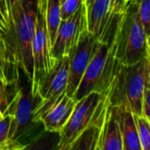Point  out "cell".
<instances>
[{"label":"cell","instance_id":"6","mask_svg":"<svg viewBox=\"0 0 150 150\" xmlns=\"http://www.w3.org/2000/svg\"><path fill=\"white\" fill-rule=\"evenodd\" d=\"M107 93L108 91L103 94L92 91L76 101L69 119L59 133L58 149L69 150L80 134L99 117L109 104Z\"/></svg>","mask_w":150,"mask_h":150},{"label":"cell","instance_id":"3","mask_svg":"<svg viewBox=\"0 0 150 150\" xmlns=\"http://www.w3.org/2000/svg\"><path fill=\"white\" fill-rule=\"evenodd\" d=\"M115 59L121 64H134L150 57L149 36L139 18L137 4L127 0L117 21L112 40Z\"/></svg>","mask_w":150,"mask_h":150},{"label":"cell","instance_id":"2","mask_svg":"<svg viewBox=\"0 0 150 150\" xmlns=\"http://www.w3.org/2000/svg\"><path fill=\"white\" fill-rule=\"evenodd\" d=\"M39 101V97L33 95L32 82L25 77L20 86L18 78L16 93L7 108L11 120L3 150L27 149L46 132L42 122L33 119V110Z\"/></svg>","mask_w":150,"mask_h":150},{"label":"cell","instance_id":"30","mask_svg":"<svg viewBox=\"0 0 150 150\" xmlns=\"http://www.w3.org/2000/svg\"><path fill=\"white\" fill-rule=\"evenodd\" d=\"M64 1H65V0H60V3H61V4H62V3H63Z\"/></svg>","mask_w":150,"mask_h":150},{"label":"cell","instance_id":"10","mask_svg":"<svg viewBox=\"0 0 150 150\" xmlns=\"http://www.w3.org/2000/svg\"><path fill=\"white\" fill-rule=\"evenodd\" d=\"M87 29V8L83 4L69 18L62 20L50 52L54 59L70 54Z\"/></svg>","mask_w":150,"mask_h":150},{"label":"cell","instance_id":"25","mask_svg":"<svg viewBox=\"0 0 150 150\" xmlns=\"http://www.w3.org/2000/svg\"><path fill=\"white\" fill-rule=\"evenodd\" d=\"M8 33V24L6 18L0 8V34L5 35Z\"/></svg>","mask_w":150,"mask_h":150},{"label":"cell","instance_id":"19","mask_svg":"<svg viewBox=\"0 0 150 150\" xmlns=\"http://www.w3.org/2000/svg\"><path fill=\"white\" fill-rule=\"evenodd\" d=\"M137 4L139 18L146 33L149 36L150 31V1L149 0H134Z\"/></svg>","mask_w":150,"mask_h":150},{"label":"cell","instance_id":"11","mask_svg":"<svg viewBox=\"0 0 150 150\" xmlns=\"http://www.w3.org/2000/svg\"><path fill=\"white\" fill-rule=\"evenodd\" d=\"M76 101L64 91L60 98L40 117L46 132L59 134L69 119Z\"/></svg>","mask_w":150,"mask_h":150},{"label":"cell","instance_id":"16","mask_svg":"<svg viewBox=\"0 0 150 150\" xmlns=\"http://www.w3.org/2000/svg\"><path fill=\"white\" fill-rule=\"evenodd\" d=\"M19 76L15 73L10 63L4 35L0 34V79L15 82L18 80Z\"/></svg>","mask_w":150,"mask_h":150},{"label":"cell","instance_id":"5","mask_svg":"<svg viewBox=\"0 0 150 150\" xmlns=\"http://www.w3.org/2000/svg\"><path fill=\"white\" fill-rule=\"evenodd\" d=\"M117 62L112 42H100L72 98L78 101L92 91L105 93L109 89Z\"/></svg>","mask_w":150,"mask_h":150},{"label":"cell","instance_id":"20","mask_svg":"<svg viewBox=\"0 0 150 150\" xmlns=\"http://www.w3.org/2000/svg\"><path fill=\"white\" fill-rule=\"evenodd\" d=\"M84 4V0H65L61 4V19L66 20L75 14Z\"/></svg>","mask_w":150,"mask_h":150},{"label":"cell","instance_id":"27","mask_svg":"<svg viewBox=\"0 0 150 150\" xmlns=\"http://www.w3.org/2000/svg\"><path fill=\"white\" fill-rule=\"evenodd\" d=\"M0 8L6 18V4H5V0H0ZM6 21H7V18H6ZM8 24V23H7Z\"/></svg>","mask_w":150,"mask_h":150},{"label":"cell","instance_id":"18","mask_svg":"<svg viewBox=\"0 0 150 150\" xmlns=\"http://www.w3.org/2000/svg\"><path fill=\"white\" fill-rule=\"evenodd\" d=\"M18 88V81L8 82L0 79V109L4 112L12 100Z\"/></svg>","mask_w":150,"mask_h":150},{"label":"cell","instance_id":"28","mask_svg":"<svg viewBox=\"0 0 150 150\" xmlns=\"http://www.w3.org/2000/svg\"><path fill=\"white\" fill-rule=\"evenodd\" d=\"M92 2H93V0H84V4H85L86 7L90 6V5H91V4Z\"/></svg>","mask_w":150,"mask_h":150},{"label":"cell","instance_id":"17","mask_svg":"<svg viewBox=\"0 0 150 150\" xmlns=\"http://www.w3.org/2000/svg\"><path fill=\"white\" fill-rule=\"evenodd\" d=\"M142 150L150 149V120L142 115L134 114Z\"/></svg>","mask_w":150,"mask_h":150},{"label":"cell","instance_id":"22","mask_svg":"<svg viewBox=\"0 0 150 150\" xmlns=\"http://www.w3.org/2000/svg\"><path fill=\"white\" fill-rule=\"evenodd\" d=\"M150 83L147 84L143 92L142 102V114L147 120H150Z\"/></svg>","mask_w":150,"mask_h":150},{"label":"cell","instance_id":"15","mask_svg":"<svg viewBox=\"0 0 150 150\" xmlns=\"http://www.w3.org/2000/svg\"><path fill=\"white\" fill-rule=\"evenodd\" d=\"M45 18H46L48 41L51 49V47L55 40L58 27L62 21L60 0H47Z\"/></svg>","mask_w":150,"mask_h":150},{"label":"cell","instance_id":"13","mask_svg":"<svg viewBox=\"0 0 150 150\" xmlns=\"http://www.w3.org/2000/svg\"><path fill=\"white\" fill-rule=\"evenodd\" d=\"M114 109L121 132L123 150H142L134 113L120 107Z\"/></svg>","mask_w":150,"mask_h":150},{"label":"cell","instance_id":"1","mask_svg":"<svg viewBox=\"0 0 150 150\" xmlns=\"http://www.w3.org/2000/svg\"><path fill=\"white\" fill-rule=\"evenodd\" d=\"M37 0H19L4 39L10 63L18 76L23 73L31 82L33 75L32 41L35 33Z\"/></svg>","mask_w":150,"mask_h":150},{"label":"cell","instance_id":"21","mask_svg":"<svg viewBox=\"0 0 150 150\" xmlns=\"http://www.w3.org/2000/svg\"><path fill=\"white\" fill-rule=\"evenodd\" d=\"M11 120V114L6 110L0 119V150H3L7 139L10 124Z\"/></svg>","mask_w":150,"mask_h":150},{"label":"cell","instance_id":"8","mask_svg":"<svg viewBox=\"0 0 150 150\" xmlns=\"http://www.w3.org/2000/svg\"><path fill=\"white\" fill-rule=\"evenodd\" d=\"M45 11L37 7V18L35 33L32 41V54L33 63V75L32 81V92L36 96L39 81L51 69L54 60L50 52Z\"/></svg>","mask_w":150,"mask_h":150},{"label":"cell","instance_id":"23","mask_svg":"<svg viewBox=\"0 0 150 150\" xmlns=\"http://www.w3.org/2000/svg\"><path fill=\"white\" fill-rule=\"evenodd\" d=\"M19 0H5L6 4V18H7V23H8V30H9V25L11 21V17L12 13L18 4Z\"/></svg>","mask_w":150,"mask_h":150},{"label":"cell","instance_id":"29","mask_svg":"<svg viewBox=\"0 0 150 150\" xmlns=\"http://www.w3.org/2000/svg\"><path fill=\"white\" fill-rule=\"evenodd\" d=\"M4 112L3 110H1V109H0V119H1V117L4 115Z\"/></svg>","mask_w":150,"mask_h":150},{"label":"cell","instance_id":"31","mask_svg":"<svg viewBox=\"0 0 150 150\" xmlns=\"http://www.w3.org/2000/svg\"><path fill=\"white\" fill-rule=\"evenodd\" d=\"M127 0H125V3H126V2H127Z\"/></svg>","mask_w":150,"mask_h":150},{"label":"cell","instance_id":"24","mask_svg":"<svg viewBox=\"0 0 150 150\" xmlns=\"http://www.w3.org/2000/svg\"><path fill=\"white\" fill-rule=\"evenodd\" d=\"M125 0H112L111 3V12L112 16H119L125 5Z\"/></svg>","mask_w":150,"mask_h":150},{"label":"cell","instance_id":"14","mask_svg":"<svg viewBox=\"0 0 150 150\" xmlns=\"http://www.w3.org/2000/svg\"><path fill=\"white\" fill-rule=\"evenodd\" d=\"M109 106L110 105L108 104L99 117L86 129H84L73 142L69 146V150H97L101 127Z\"/></svg>","mask_w":150,"mask_h":150},{"label":"cell","instance_id":"9","mask_svg":"<svg viewBox=\"0 0 150 150\" xmlns=\"http://www.w3.org/2000/svg\"><path fill=\"white\" fill-rule=\"evenodd\" d=\"M100 41L86 29L81 35L79 41L69 54V77L66 94L73 97L83 75L95 54Z\"/></svg>","mask_w":150,"mask_h":150},{"label":"cell","instance_id":"7","mask_svg":"<svg viewBox=\"0 0 150 150\" xmlns=\"http://www.w3.org/2000/svg\"><path fill=\"white\" fill-rule=\"evenodd\" d=\"M69 63V54L55 59L49 72L39 81L36 95L40 101L33 110V119L35 120H39V117L66 91Z\"/></svg>","mask_w":150,"mask_h":150},{"label":"cell","instance_id":"26","mask_svg":"<svg viewBox=\"0 0 150 150\" xmlns=\"http://www.w3.org/2000/svg\"><path fill=\"white\" fill-rule=\"evenodd\" d=\"M47 0H37V7L42 10H46Z\"/></svg>","mask_w":150,"mask_h":150},{"label":"cell","instance_id":"4","mask_svg":"<svg viewBox=\"0 0 150 150\" xmlns=\"http://www.w3.org/2000/svg\"><path fill=\"white\" fill-rule=\"evenodd\" d=\"M150 57L134 64L124 65L117 62L112 78L107 98L109 105L142 114V102L147 84L150 83Z\"/></svg>","mask_w":150,"mask_h":150},{"label":"cell","instance_id":"12","mask_svg":"<svg viewBox=\"0 0 150 150\" xmlns=\"http://www.w3.org/2000/svg\"><path fill=\"white\" fill-rule=\"evenodd\" d=\"M97 150H123L121 132L116 111L111 105L101 127Z\"/></svg>","mask_w":150,"mask_h":150}]
</instances>
